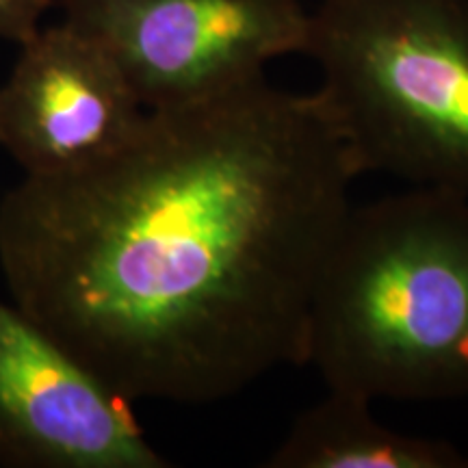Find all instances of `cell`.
Returning <instances> with one entry per match:
<instances>
[{"instance_id":"52a82bcc","label":"cell","mask_w":468,"mask_h":468,"mask_svg":"<svg viewBox=\"0 0 468 468\" xmlns=\"http://www.w3.org/2000/svg\"><path fill=\"white\" fill-rule=\"evenodd\" d=\"M362 395L327 390L300 414L267 460L269 468H468L447 441L388 430Z\"/></svg>"},{"instance_id":"7a4b0ae2","label":"cell","mask_w":468,"mask_h":468,"mask_svg":"<svg viewBox=\"0 0 468 468\" xmlns=\"http://www.w3.org/2000/svg\"><path fill=\"white\" fill-rule=\"evenodd\" d=\"M303 365L371 401L468 397V196L351 204L310 297Z\"/></svg>"},{"instance_id":"3957f363","label":"cell","mask_w":468,"mask_h":468,"mask_svg":"<svg viewBox=\"0 0 468 468\" xmlns=\"http://www.w3.org/2000/svg\"><path fill=\"white\" fill-rule=\"evenodd\" d=\"M303 55L360 174L468 196V0H321Z\"/></svg>"},{"instance_id":"5b68a950","label":"cell","mask_w":468,"mask_h":468,"mask_svg":"<svg viewBox=\"0 0 468 468\" xmlns=\"http://www.w3.org/2000/svg\"><path fill=\"white\" fill-rule=\"evenodd\" d=\"M0 464L20 468H165L131 401L22 308L0 302Z\"/></svg>"},{"instance_id":"6da1fadb","label":"cell","mask_w":468,"mask_h":468,"mask_svg":"<svg viewBox=\"0 0 468 468\" xmlns=\"http://www.w3.org/2000/svg\"><path fill=\"white\" fill-rule=\"evenodd\" d=\"M360 169L319 93L265 76L145 109L90 165L0 200L11 300L126 401L204 406L303 365Z\"/></svg>"},{"instance_id":"277c9868","label":"cell","mask_w":468,"mask_h":468,"mask_svg":"<svg viewBox=\"0 0 468 468\" xmlns=\"http://www.w3.org/2000/svg\"><path fill=\"white\" fill-rule=\"evenodd\" d=\"M63 22L96 39L145 109L218 96L302 52V0H61Z\"/></svg>"},{"instance_id":"8992f818","label":"cell","mask_w":468,"mask_h":468,"mask_svg":"<svg viewBox=\"0 0 468 468\" xmlns=\"http://www.w3.org/2000/svg\"><path fill=\"white\" fill-rule=\"evenodd\" d=\"M144 115L113 57L61 22L20 44L0 87V148L27 176L68 174L120 148Z\"/></svg>"},{"instance_id":"ba28073f","label":"cell","mask_w":468,"mask_h":468,"mask_svg":"<svg viewBox=\"0 0 468 468\" xmlns=\"http://www.w3.org/2000/svg\"><path fill=\"white\" fill-rule=\"evenodd\" d=\"M55 0H0V39L25 44L39 31V22Z\"/></svg>"}]
</instances>
